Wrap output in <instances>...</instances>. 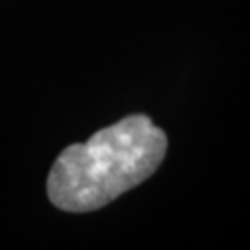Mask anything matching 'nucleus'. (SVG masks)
Returning a JSON list of instances; mask_svg holds the SVG:
<instances>
[{"label":"nucleus","instance_id":"1","mask_svg":"<svg viewBox=\"0 0 250 250\" xmlns=\"http://www.w3.org/2000/svg\"><path fill=\"white\" fill-rule=\"evenodd\" d=\"M167 146L165 132L148 115L125 117L56 158L46 180L48 200L69 213L100 209L150 178Z\"/></svg>","mask_w":250,"mask_h":250}]
</instances>
